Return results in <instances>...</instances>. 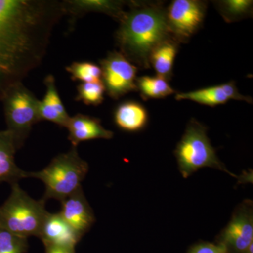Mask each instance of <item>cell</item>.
<instances>
[{"label": "cell", "mask_w": 253, "mask_h": 253, "mask_svg": "<svg viewBox=\"0 0 253 253\" xmlns=\"http://www.w3.org/2000/svg\"><path fill=\"white\" fill-rule=\"evenodd\" d=\"M65 15L57 0H0V101L41 64Z\"/></svg>", "instance_id": "1"}, {"label": "cell", "mask_w": 253, "mask_h": 253, "mask_svg": "<svg viewBox=\"0 0 253 253\" xmlns=\"http://www.w3.org/2000/svg\"><path fill=\"white\" fill-rule=\"evenodd\" d=\"M129 11L119 20L116 39L121 53L131 63L149 68L151 52L172 38L166 9L160 3H129Z\"/></svg>", "instance_id": "2"}, {"label": "cell", "mask_w": 253, "mask_h": 253, "mask_svg": "<svg viewBox=\"0 0 253 253\" xmlns=\"http://www.w3.org/2000/svg\"><path fill=\"white\" fill-rule=\"evenodd\" d=\"M89 165L79 156L77 147L58 155L39 172H26V178L40 179L45 186L42 199L62 201L82 187Z\"/></svg>", "instance_id": "3"}, {"label": "cell", "mask_w": 253, "mask_h": 253, "mask_svg": "<svg viewBox=\"0 0 253 253\" xmlns=\"http://www.w3.org/2000/svg\"><path fill=\"white\" fill-rule=\"evenodd\" d=\"M9 198L0 206V229L28 238L39 236L48 211L46 201L33 199L18 183L11 185Z\"/></svg>", "instance_id": "4"}, {"label": "cell", "mask_w": 253, "mask_h": 253, "mask_svg": "<svg viewBox=\"0 0 253 253\" xmlns=\"http://www.w3.org/2000/svg\"><path fill=\"white\" fill-rule=\"evenodd\" d=\"M174 155L184 178L204 168H214L238 178L218 158L208 137L207 127L194 118L189 121L184 135L176 145Z\"/></svg>", "instance_id": "5"}, {"label": "cell", "mask_w": 253, "mask_h": 253, "mask_svg": "<svg viewBox=\"0 0 253 253\" xmlns=\"http://www.w3.org/2000/svg\"><path fill=\"white\" fill-rule=\"evenodd\" d=\"M1 101L4 105L6 130L14 138L17 149H21L33 126L41 121L40 100L21 83L11 87Z\"/></svg>", "instance_id": "6"}, {"label": "cell", "mask_w": 253, "mask_h": 253, "mask_svg": "<svg viewBox=\"0 0 253 253\" xmlns=\"http://www.w3.org/2000/svg\"><path fill=\"white\" fill-rule=\"evenodd\" d=\"M100 65L101 81L110 97L118 99L131 91L137 90V68L121 52L109 53L100 61Z\"/></svg>", "instance_id": "7"}, {"label": "cell", "mask_w": 253, "mask_h": 253, "mask_svg": "<svg viewBox=\"0 0 253 253\" xmlns=\"http://www.w3.org/2000/svg\"><path fill=\"white\" fill-rule=\"evenodd\" d=\"M206 2L199 0H174L166 9L169 33L178 42L187 41L204 22Z\"/></svg>", "instance_id": "8"}, {"label": "cell", "mask_w": 253, "mask_h": 253, "mask_svg": "<svg viewBox=\"0 0 253 253\" xmlns=\"http://www.w3.org/2000/svg\"><path fill=\"white\" fill-rule=\"evenodd\" d=\"M215 243L227 253H244L253 244V204L244 200L236 208L230 221L217 236Z\"/></svg>", "instance_id": "9"}, {"label": "cell", "mask_w": 253, "mask_h": 253, "mask_svg": "<svg viewBox=\"0 0 253 253\" xmlns=\"http://www.w3.org/2000/svg\"><path fill=\"white\" fill-rule=\"evenodd\" d=\"M61 203L59 214L82 239L96 221L92 208L84 196L83 188H80Z\"/></svg>", "instance_id": "10"}, {"label": "cell", "mask_w": 253, "mask_h": 253, "mask_svg": "<svg viewBox=\"0 0 253 253\" xmlns=\"http://www.w3.org/2000/svg\"><path fill=\"white\" fill-rule=\"evenodd\" d=\"M175 99L178 101L189 100L198 104L209 106L224 104L231 99L244 101L249 104L253 103L251 97L240 94L234 82L189 92L177 93Z\"/></svg>", "instance_id": "11"}, {"label": "cell", "mask_w": 253, "mask_h": 253, "mask_svg": "<svg viewBox=\"0 0 253 253\" xmlns=\"http://www.w3.org/2000/svg\"><path fill=\"white\" fill-rule=\"evenodd\" d=\"M66 128L68 131V140L75 147L83 141L111 139L113 136V131L104 128L99 119L82 113L70 117Z\"/></svg>", "instance_id": "12"}, {"label": "cell", "mask_w": 253, "mask_h": 253, "mask_svg": "<svg viewBox=\"0 0 253 253\" xmlns=\"http://www.w3.org/2000/svg\"><path fill=\"white\" fill-rule=\"evenodd\" d=\"M38 238L44 246H61L76 248L81 238L73 231L59 212L46 214Z\"/></svg>", "instance_id": "13"}, {"label": "cell", "mask_w": 253, "mask_h": 253, "mask_svg": "<svg viewBox=\"0 0 253 253\" xmlns=\"http://www.w3.org/2000/svg\"><path fill=\"white\" fill-rule=\"evenodd\" d=\"M63 4L66 15H70L73 22L89 12L102 13L119 21L127 4L126 1L113 0H66Z\"/></svg>", "instance_id": "14"}, {"label": "cell", "mask_w": 253, "mask_h": 253, "mask_svg": "<svg viewBox=\"0 0 253 253\" xmlns=\"http://www.w3.org/2000/svg\"><path fill=\"white\" fill-rule=\"evenodd\" d=\"M55 82L52 75H48L44 79L46 93L42 100H40V117L41 121H49L62 127H66L71 116L61 101Z\"/></svg>", "instance_id": "15"}, {"label": "cell", "mask_w": 253, "mask_h": 253, "mask_svg": "<svg viewBox=\"0 0 253 253\" xmlns=\"http://www.w3.org/2000/svg\"><path fill=\"white\" fill-rule=\"evenodd\" d=\"M18 151L14 138L9 131H0V184L10 185L26 178V172L19 168L15 162V154Z\"/></svg>", "instance_id": "16"}, {"label": "cell", "mask_w": 253, "mask_h": 253, "mask_svg": "<svg viewBox=\"0 0 253 253\" xmlns=\"http://www.w3.org/2000/svg\"><path fill=\"white\" fill-rule=\"evenodd\" d=\"M149 120L144 106L136 101H124L115 110L114 121L118 128L128 132L143 130Z\"/></svg>", "instance_id": "17"}, {"label": "cell", "mask_w": 253, "mask_h": 253, "mask_svg": "<svg viewBox=\"0 0 253 253\" xmlns=\"http://www.w3.org/2000/svg\"><path fill=\"white\" fill-rule=\"evenodd\" d=\"M179 42L170 38L158 44L150 56V66H153L158 76L166 81H169L172 77Z\"/></svg>", "instance_id": "18"}, {"label": "cell", "mask_w": 253, "mask_h": 253, "mask_svg": "<svg viewBox=\"0 0 253 253\" xmlns=\"http://www.w3.org/2000/svg\"><path fill=\"white\" fill-rule=\"evenodd\" d=\"M136 84L137 90L144 99H163L174 93L168 81L158 76L136 78Z\"/></svg>", "instance_id": "19"}, {"label": "cell", "mask_w": 253, "mask_h": 253, "mask_svg": "<svg viewBox=\"0 0 253 253\" xmlns=\"http://www.w3.org/2000/svg\"><path fill=\"white\" fill-rule=\"evenodd\" d=\"M253 1L250 0H223L215 1L218 11L228 23L239 21L251 16Z\"/></svg>", "instance_id": "20"}, {"label": "cell", "mask_w": 253, "mask_h": 253, "mask_svg": "<svg viewBox=\"0 0 253 253\" xmlns=\"http://www.w3.org/2000/svg\"><path fill=\"white\" fill-rule=\"evenodd\" d=\"M66 69L73 81L83 83L101 81V69L96 63L89 61L73 62Z\"/></svg>", "instance_id": "21"}, {"label": "cell", "mask_w": 253, "mask_h": 253, "mask_svg": "<svg viewBox=\"0 0 253 253\" xmlns=\"http://www.w3.org/2000/svg\"><path fill=\"white\" fill-rule=\"evenodd\" d=\"M76 100L85 105L99 106L104 101L106 92L102 81L81 83L77 87Z\"/></svg>", "instance_id": "22"}, {"label": "cell", "mask_w": 253, "mask_h": 253, "mask_svg": "<svg viewBox=\"0 0 253 253\" xmlns=\"http://www.w3.org/2000/svg\"><path fill=\"white\" fill-rule=\"evenodd\" d=\"M28 239L0 229V253H26L29 248Z\"/></svg>", "instance_id": "23"}, {"label": "cell", "mask_w": 253, "mask_h": 253, "mask_svg": "<svg viewBox=\"0 0 253 253\" xmlns=\"http://www.w3.org/2000/svg\"><path fill=\"white\" fill-rule=\"evenodd\" d=\"M186 253H227L226 249L217 243L200 241L193 245Z\"/></svg>", "instance_id": "24"}, {"label": "cell", "mask_w": 253, "mask_h": 253, "mask_svg": "<svg viewBox=\"0 0 253 253\" xmlns=\"http://www.w3.org/2000/svg\"><path fill=\"white\" fill-rule=\"evenodd\" d=\"M45 247V253H76V248L61 246H47Z\"/></svg>", "instance_id": "25"}, {"label": "cell", "mask_w": 253, "mask_h": 253, "mask_svg": "<svg viewBox=\"0 0 253 253\" xmlns=\"http://www.w3.org/2000/svg\"><path fill=\"white\" fill-rule=\"evenodd\" d=\"M253 244H251V246H250L248 248V249L246 250V252H245L244 253H253Z\"/></svg>", "instance_id": "26"}]
</instances>
